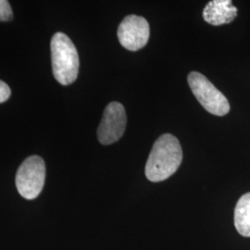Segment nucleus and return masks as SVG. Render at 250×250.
<instances>
[{
    "label": "nucleus",
    "instance_id": "20e7f679",
    "mask_svg": "<svg viewBox=\"0 0 250 250\" xmlns=\"http://www.w3.org/2000/svg\"><path fill=\"white\" fill-rule=\"evenodd\" d=\"M45 179V161L39 156H31L19 167L16 188L21 197L32 200L42 192Z\"/></svg>",
    "mask_w": 250,
    "mask_h": 250
},
{
    "label": "nucleus",
    "instance_id": "39448f33",
    "mask_svg": "<svg viewBox=\"0 0 250 250\" xmlns=\"http://www.w3.org/2000/svg\"><path fill=\"white\" fill-rule=\"evenodd\" d=\"M149 24L146 19L129 15L124 19L118 28V38L125 48L137 51L147 44L150 36Z\"/></svg>",
    "mask_w": 250,
    "mask_h": 250
},
{
    "label": "nucleus",
    "instance_id": "7ed1b4c3",
    "mask_svg": "<svg viewBox=\"0 0 250 250\" xmlns=\"http://www.w3.org/2000/svg\"><path fill=\"white\" fill-rule=\"evenodd\" d=\"M188 80L194 96L207 111L216 116H224L229 112L230 104L225 96L203 74L190 72Z\"/></svg>",
    "mask_w": 250,
    "mask_h": 250
},
{
    "label": "nucleus",
    "instance_id": "0eeeda50",
    "mask_svg": "<svg viewBox=\"0 0 250 250\" xmlns=\"http://www.w3.org/2000/svg\"><path fill=\"white\" fill-rule=\"evenodd\" d=\"M237 9L230 0H213L207 4L203 18L211 25L219 26L232 22L237 16Z\"/></svg>",
    "mask_w": 250,
    "mask_h": 250
},
{
    "label": "nucleus",
    "instance_id": "f257e3e1",
    "mask_svg": "<svg viewBox=\"0 0 250 250\" xmlns=\"http://www.w3.org/2000/svg\"><path fill=\"white\" fill-rule=\"evenodd\" d=\"M183 161L179 140L172 134L160 136L152 147L146 165V176L150 182H161L170 177Z\"/></svg>",
    "mask_w": 250,
    "mask_h": 250
},
{
    "label": "nucleus",
    "instance_id": "f03ea898",
    "mask_svg": "<svg viewBox=\"0 0 250 250\" xmlns=\"http://www.w3.org/2000/svg\"><path fill=\"white\" fill-rule=\"evenodd\" d=\"M51 62L55 79L62 85H69L77 79L79 55L72 40L63 33L54 35L51 43Z\"/></svg>",
    "mask_w": 250,
    "mask_h": 250
},
{
    "label": "nucleus",
    "instance_id": "9d476101",
    "mask_svg": "<svg viewBox=\"0 0 250 250\" xmlns=\"http://www.w3.org/2000/svg\"><path fill=\"white\" fill-rule=\"evenodd\" d=\"M10 95H11V91L9 85L3 81L0 80V103L7 101L9 99Z\"/></svg>",
    "mask_w": 250,
    "mask_h": 250
},
{
    "label": "nucleus",
    "instance_id": "1a4fd4ad",
    "mask_svg": "<svg viewBox=\"0 0 250 250\" xmlns=\"http://www.w3.org/2000/svg\"><path fill=\"white\" fill-rule=\"evenodd\" d=\"M13 18L12 9L9 1L0 0V21H8Z\"/></svg>",
    "mask_w": 250,
    "mask_h": 250
},
{
    "label": "nucleus",
    "instance_id": "6e6552de",
    "mask_svg": "<svg viewBox=\"0 0 250 250\" xmlns=\"http://www.w3.org/2000/svg\"><path fill=\"white\" fill-rule=\"evenodd\" d=\"M234 226L241 235L250 237V192L242 196L235 206Z\"/></svg>",
    "mask_w": 250,
    "mask_h": 250
},
{
    "label": "nucleus",
    "instance_id": "423d86ee",
    "mask_svg": "<svg viewBox=\"0 0 250 250\" xmlns=\"http://www.w3.org/2000/svg\"><path fill=\"white\" fill-rule=\"evenodd\" d=\"M125 107L119 102L107 105L98 129V138L102 145H111L117 142L125 134L126 128Z\"/></svg>",
    "mask_w": 250,
    "mask_h": 250
}]
</instances>
